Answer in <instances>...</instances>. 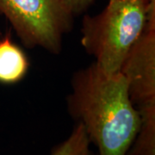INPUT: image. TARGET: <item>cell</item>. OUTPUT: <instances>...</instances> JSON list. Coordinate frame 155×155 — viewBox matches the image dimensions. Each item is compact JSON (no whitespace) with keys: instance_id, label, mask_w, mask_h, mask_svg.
Masks as SVG:
<instances>
[{"instance_id":"obj_5","label":"cell","mask_w":155,"mask_h":155,"mask_svg":"<svg viewBox=\"0 0 155 155\" xmlns=\"http://www.w3.org/2000/svg\"><path fill=\"white\" fill-rule=\"evenodd\" d=\"M29 62L24 52L11 39L10 32L0 38V84H13L27 74Z\"/></svg>"},{"instance_id":"obj_6","label":"cell","mask_w":155,"mask_h":155,"mask_svg":"<svg viewBox=\"0 0 155 155\" xmlns=\"http://www.w3.org/2000/svg\"><path fill=\"white\" fill-rule=\"evenodd\" d=\"M90 140L81 123L76 122L67 140L53 149L51 155H91Z\"/></svg>"},{"instance_id":"obj_1","label":"cell","mask_w":155,"mask_h":155,"mask_svg":"<svg viewBox=\"0 0 155 155\" xmlns=\"http://www.w3.org/2000/svg\"><path fill=\"white\" fill-rule=\"evenodd\" d=\"M67 110L81 123L98 155H126L140 128V115L121 72L106 73L93 62L75 72Z\"/></svg>"},{"instance_id":"obj_4","label":"cell","mask_w":155,"mask_h":155,"mask_svg":"<svg viewBox=\"0 0 155 155\" xmlns=\"http://www.w3.org/2000/svg\"><path fill=\"white\" fill-rule=\"evenodd\" d=\"M120 72L127 80L130 99L140 108L155 103V7L142 34L132 46Z\"/></svg>"},{"instance_id":"obj_3","label":"cell","mask_w":155,"mask_h":155,"mask_svg":"<svg viewBox=\"0 0 155 155\" xmlns=\"http://www.w3.org/2000/svg\"><path fill=\"white\" fill-rule=\"evenodd\" d=\"M0 15L27 48L54 54L61 53L63 37L72 27L73 16L60 0H0Z\"/></svg>"},{"instance_id":"obj_9","label":"cell","mask_w":155,"mask_h":155,"mask_svg":"<svg viewBox=\"0 0 155 155\" xmlns=\"http://www.w3.org/2000/svg\"><path fill=\"white\" fill-rule=\"evenodd\" d=\"M91 155H95V154H94V153H92V154H91Z\"/></svg>"},{"instance_id":"obj_8","label":"cell","mask_w":155,"mask_h":155,"mask_svg":"<svg viewBox=\"0 0 155 155\" xmlns=\"http://www.w3.org/2000/svg\"><path fill=\"white\" fill-rule=\"evenodd\" d=\"M109 1H112V0H109ZM142 1H147H147H150V0H142Z\"/></svg>"},{"instance_id":"obj_7","label":"cell","mask_w":155,"mask_h":155,"mask_svg":"<svg viewBox=\"0 0 155 155\" xmlns=\"http://www.w3.org/2000/svg\"><path fill=\"white\" fill-rule=\"evenodd\" d=\"M72 16L78 15L85 11L94 0H60Z\"/></svg>"},{"instance_id":"obj_2","label":"cell","mask_w":155,"mask_h":155,"mask_svg":"<svg viewBox=\"0 0 155 155\" xmlns=\"http://www.w3.org/2000/svg\"><path fill=\"white\" fill-rule=\"evenodd\" d=\"M155 0H112L82 21L80 42L106 73L120 72L132 46L142 34Z\"/></svg>"}]
</instances>
